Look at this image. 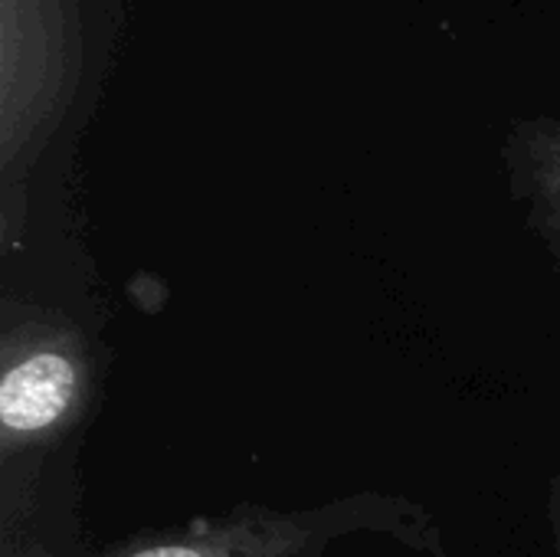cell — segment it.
<instances>
[{
  "label": "cell",
  "instance_id": "cell-1",
  "mask_svg": "<svg viewBox=\"0 0 560 557\" xmlns=\"http://www.w3.org/2000/svg\"><path fill=\"white\" fill-rule=\"evenodd\" d=\"M89 394V358L75 328L16 322L3 338L0 437L3 450H30L59 437Z\"/></svg>",
  "mask_w": 560,
  "mask_h": 557
},
{
  "label": "cell",
  "instance_id": "cell-2",
  "mask_svg": "<svg viewBox=\"0 0 560 557\" xmlns=\"http://www.w3.org/2000/svg\"><path fill=\"white\" fill-rule=\"evenodd\" d=\"M335 532L338 522L328 519V512L282 515V512L246 509L226 519L197 522L174 535L135 542L128 548L95 557H315Z\"/></svg>",
  "mask_w": 560,
  "mask_h": 557
},
{
  "label": "cell",
  "instance_id": "cell-3",
  "mask_svg": "<svg viewBox=\"0 0 560 557\" xmlns=\"http://www.w3.org/2000/svg\"><path fill=\"white\" fill-rule=\"evenodd\" d=\"M528 197L535 223L560 266V141H541L528 158Z\"/></svg>",
  "mask_w": 560,
  "mask_h": 557
},
{
  "label": "cell",
  "instance_id": "cell-4",
  "mask_svg": "<svg viewBox=\"0 0 560 557\" xmlns=\"http://www.w3.org/2000/svg\"><path fill=\"white\" fill-rule=\"evenodd\" d=\"M555 525H558V538H560V489H558V499H555Z\"/></svg>",
  "mask_w": 560,
  "mask_h": 557
}]
</instances>
